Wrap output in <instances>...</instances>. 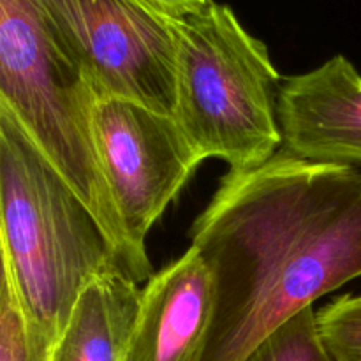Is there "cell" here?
I'll return each mask as SVG.
<instances>
[{
  "instance_id": "1",
  "label": "cell",
  "mask_w": 361,
  "mask_h": 361,
  "mask_svg": "<svg viewBox=\"0 0 361 361\" xmlns=\"http://www.w3.org/2000/svg\"><path fill=\"white\" fill-rule=\"evenodd\" d=\"M189 236L215 288L197 361H245L291 317L361 277V173L279 150L222 176Z\"/></svg>"
},
{
  "instance_id": "2",
  "label": "cell",
  "mask_w": 361,
  "mask_h": 361,
  "mask_svg": "<svg viewBox=\"0 0 361 361\" xmlns=\"http://www.w3.org/2000/svg\"><path fill=\"white\" fill-rule=\"evenodd\" d=\"M0 212L2 270L56 344L83 289L122 267L87 204L2 106Z\"/></svg>"
},
{
  "instance_id": "3",
  "label": "cell",
  "mask_w": 361,
  "mask_h": 361,
  "mask_svg": "<svg viewBox=\"0 0 361 361\" xmlns=\"http://www.w3.org/2000/svg\"><path fill=\"white\" fill-rule=\"evenodd\" d=\"M97 95L56 48L39 0H0V106L81 197L134 282L154 275L126 235L99 161Z\"/></svg>"
},
{
  "instance_id": "4",
  "label": "cell",
  "mask_w": 361,
  "mask_h": 361,
  "mask_svg": "<svg viewBox=\"0 0 361 361\" xmlns=\"http://www.w3.org/2000/svg\"><path fill=\"white\" fill-rule=\"evenodd\" d=\"M176 41L175 118L203 159L229 171L267 164L282 145L277 116L281 76L263 41L235 11L212 2L171 20Z\"/></svg>"
},
{
  "instance_id": "5",
  "label": "cell",
  "mask_w": 361,
  "mask_h": 361,
  "mask_svg": "<svg viewBox=\"0 0 361 361\" xmlns=\"http://www.w3.org/2000/svg\"><path fill=\"white\" fill-rule=\"evenodd\" d=\"M56 48L97 99L175 115L176 41L169 18L141 0H39Z\"/></svg>"
},
{
  "instance_id": "6",
  "label": "cell",
  "mask_w": 361,
  "mask_h": 361,
  "mask_svg": "<svg viewBox=\"0 0 361 361\" xmlns=\"http://www.w3.org/2000/svg\"><path fill=\"white\" fill-rule=\"evenodd\" d=\"M94 130L99 161L126 235L147 256L152 226L176 200L201 162L175 115L126 99H97Z\"/></svg>"
},
{
  "instance_id": "7",
  "label": "cell",
  "mask_w": 361,
  "mask_h": 361,
  "mask_svg": "<svg viewBox=\"0 0 361 361\" xmlns=\"http://www.w3.org/2000/svg\"><path fill=\"white\" fill-rule=\"evenodd\" d=\"M277 116L284 154L312 164H361V74L344 55L286 78Z\"/></svg>"
},
{
  "instance_id": "8",
  "label": "cell",
  "mask_w": 361,
  "mask_h": 361,
  "mask_svg": "<svg viewBox=\"0 0 361 361\" xmlns=\"http://www.w3.org/2000/svg\"><path fill=\"white\" fill-rule=\"evenodd\" d=\"M215 305L214 279L190 247L141 289L123 361H197Z\"/></svg>"
},
{
  "instance_id": "9",
  "label": "cell",
  "mask_w": 361,
  "mask_h": 361,
  "mask_svg": "<svg viewBox=\"0 0 361 361\" xmlns=\"http://www.w3.org/2000/svg\"><path fill=\"white\" fill-rule=\"evenodd\" d=\"M140 302V284L122 268L99 275L78 298L51 361H123Z\"/></svg>"
},
{
  "instance_id": "10",
  "label": "cell",
  "mask_w": 361,
  "mask_h": 361,
  "mask_svg": "<svg viewBox=\"0 0 361 361\" xmlns=\"http://www.w3.org/2000/svg\"><path fill=\"white\" fill-rule=\"evenodd\" d=\"M55 342L32 323L9 275L0 284V361H51Z\"/></svg>"
},
{
  "instance_id": "11",
  "label": "cell",
  "mask_w": 361,
  "mask_h": 361,
  "mask_svg": "<svg viewBox=\"0 0 361 361\" xmlns=\"http://www.w3.org/2000/svg\"><path fill=\"white\" fill-rule=\"evenodd\" d=\"M245 361H335L324 345L317 314L307 307L261 342Z\"/></svg>"
},
{
  "instance_id": "12",
  "label": "cell",
  "mask_w": 361,
  "mask_h": 361,
  "mask_svg": "<svg viewBox=\"0 0 361 361\" xmlns=\"http://www.w3.org/2000/svg\"><path fill=\"white\" fill-rule=\"evenodd\" d=\"M317 326L335 361H361V295H345L317 312Z\"/></svg>"
},
{
  "instance_id": "13",
  "label": "cell",
  "mask_w": 361,
  "mask_h": 361,
  "mask_svg": "<svg viewBox=\"0 0 361 361\" xmlns=\"http://www.w3.org/2000/svg\"><path fill=\"white\" fill-rule=\"evenodd\" d=\"M169 20H182L207 9L214 0H141Z\"/></svg>"
}]
</instances>
